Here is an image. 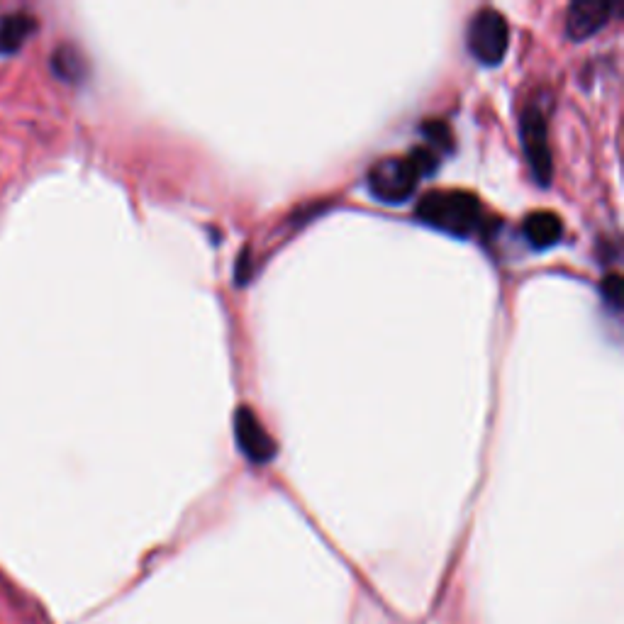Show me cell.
<instances>
[{"instance_id":"obj_1","label":"cell","mask_w":624,"mask_h":624,"mask_svg":"<svg viewBox=\"0 0 624 624\" xmlns=\"http://www.w3.org/2000/svg\"><path fill=\"white\" fill-rule=\"evenodd\" d=\"M437 164L439 156L432 147H417L408 156H388L371 166L369 188L383 203H405L417 191L422 178L437 169Z\"/></svg>"},{"instance_id":"obj_2","label":"cell","mask_w":624,"mask_h":624,"mask_svg":"<svg viewBox=\"0 0 624 624\" xmlns=\"http://www.w3.org/2000/svg\"><path fill=\"white\" fill-rule=\"evenodd\" d=\"M417 220L454 237H471L483 225V205L466 191H432L417 203Z\"/></svg>"},{"instance_id":"obj_3","label":"cell","mask_w":624,"mask_h":624,"mask_svg":"<svg viewBox=\"0 0 624 624\" xmlns=\"http://www.w3.org/2000/svg\"><path fill=\"white\" fill-rule=\"evenodd\" d=\"M468 49L483 66H498L510 44V27L503 13L495 8H481L471 18L466 32Z\"/></svg>"},{"instance_id":"obj_4","label":"cell","mask_w":624,"mask_h":624,"mask_svg":"<svg viewBox=\"0 0 624 624\" xmlns=\"http://www.w3.org/2000/svg\"><path fill=\"white\" fill-rule=\"evenodd\" d=\"M522 130V144H525V154L532 169L534 178L539 183L551 181V149H549V135H546V120L539 108H527L520 122Z\"/></svg>"},{"instance_id":"obj_5","label":"cell","mask_w":624,"mask_h":624,"mask_svg":"<svg viewBox=\"0 0 624 624\" xmlns=\"http://www.w3.org/2000/svg\"><path fill=\"white\" fill-rule=\"evenodd\" d=\"M234 434H237L239 449L254 464H266L276 454V442H273L271 434L266 432V427L261 425V420L252 408L237 410V415H234Z\"/></svg>"},{"instance_id":"obj_6","label":"cell","mask_w":624,"mask_h":624,"mask_svg":"<svg viewBox=\"0 0 624 624\" xmlns=\"http://www.w3.org/2000/svg\"><path fill=\"white\" fill-rule=\"evenodd\" d=\"M612 10H615V5L610 0H576V3L568 5L566 35L573 42L593 37L610 22Z\"/></svg>"},{"instance_id":"obj_7","label":"cell","mask_w":624,"mask_h":624,"mask_svg":"<svg viewBox=\"0 0 624 624\" xmlns=\"http://www.w3.org/2000/svg\"><path fill=\"white\" fill-rule=\"evenodd\" d=\"M522 230H525L527 242L534 249H551L564 237V222L559 220V215L549 213V210H537V213L527 215Z\"/></svg>"},{"instance_id":"obj_8","label":"cell","mask_w":624,"mask_h":624,"mask_svg":"<svg viewBox=\"0 0 624 624\" xmlns=\"http://www.w3.org/2000/svg\"><path fill=\"white\" fill-rule=\"evenodd\" d=\"M37 32V20L30 13H10L0 18V54L20 52L22 44Z\"/></svg>"},{"instance_id":"obj_9","label":"cell","mask_w":624,"mask_h":624,"mask_svg":"<svg viewBox=\"0 0 624 624\" xmlns=\"http://www.w3.org/2000/svg\"><path fill=\"white\" fill-rule=\"evenodd\" d=\"M52 71L54 76L61 78L66 83H78L86 78V59L78 52L74 44H61V47L54 49L52 54Z\"/></svg>"},{"instance_id":"obj_10","label":"cell","mask_w":624,"mask_h":624,"mask_svg":"<svg viewBox=\"0 0 624 624\" xmlns=\"http://www.w3.org/2000/svg\"><path fill=\"white\" fill-rule=\"evenodd\" d=\"M600 291H603V298L612 305V310L622 308V278L617 273L612 276H605V281L600 283Z\"/></svg>"}]
</instances>
